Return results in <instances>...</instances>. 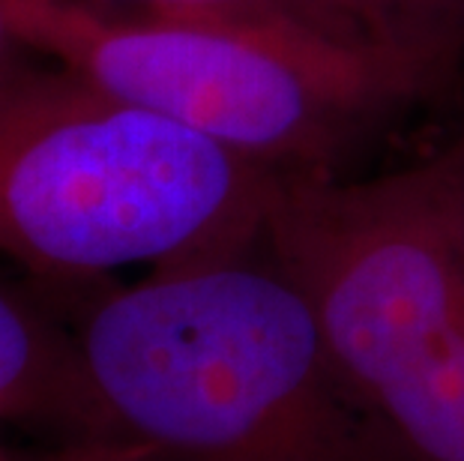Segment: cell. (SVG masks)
<instances>
[{"instance_id":"1","label":"cell","mask_w":464,"mask_h":461,"mask_svg":"<svg viewBox=\"0 0 464 461\" xmlns=\"http://www.w3.org/2000/svg\"><path fill=\"white\" fill-rule=\"evenodd\" d=\"M72 339L130 461H411L261 246L108 291Z\"/></svg>"},{"instance_id":"6","label":"cell","mask_w":464,"mask_h":461,"mask_svg":"<svg viewBox=\"0 0 464 461\" xmlns=\"http://www.w3.org/2000/svg\"><path fill=\"white\" fill-rule=\"evenodd\" d=\"M369 43L422 93L464 52V0H335Z\"/></svg>"},{"instance_id":"7","label":"cell","mask_w":464,"mask_h":461,"mask_svg":"<svg viewBox=\"0 0 464 461\" xmlns=\"http://www.w3.org/2000/svg\"><path fill=\"white\" fill-rule=\"evenodd\" d=\"M91 4H96V0H91ZM132 4H138L141 9L207 15V18H222V22H240V24L264 27V31L297 36L305 39V43L378 63L383 70L401 75L413 91L422 93L399 66H392L369 43V36L353 24V18L335 0H132Z\"/></svg>"},{"instance_id":"2","label":"cell","mask_w":464,"mask_h":461,"mask_svg":"<svg viewBox=\"0 0 464 461\" xmlns=\"http://www.w3.org/2000/svg\"><path fill=\"white\" fill-rule=\"evenodd\" d=\"M285 174L57 63L0 91V255L43 279L255 252Z\"/></svg>"},{"instance_id":"5","label":"cell","mask_w":464,"mask_h":461,"mask_svg":"<svg viewBox=\"0 0 464 461\" xmlns=\"http://www.w3.org/2000/svg\"><path fill=\"white\" fill-rule=\"evenodd\" d=\"M0 419L57 428L75 447L111 444L72 332L6 288H0Z\"/></svg>"},{"instance_id":"3","label":"cell","mask_w":464,"mask_h":461,"mask_svg":"<svg viewBox=\"0 0 464 461\" xmlns=\"http://www.w3.org/2000/svg\"><path fill=\"white\" fill-rule=\"evenodd\" d=\"M261 249L411 461H464V150L365 180L288 171Z\"/></svg>"},{"instance_id":"8","label":"cell","mask_w":464,"mask_h":461,"mask_svg":"<svg viewBox=\"0 0 464 461\" xmlns=\"http://www.w3.org/2000/svg\"><path fill=\"white\" fill-rule=\"evenodd\" d=\"M27 66H31V61L22 63V66H13V70H0V91H4V87H6L9 82H13V78L22 75V72L27 70Z\"/></svg>"},{"instance_id":"4","label":"cell","mask_w":464,"mask_h":461,"mask_svg":"<svg viewBox=\"0 0 464 461\" xmlns=\"http://www.w3.org/2000/svg\"><path fill=\"white\" fill-rule=\"evenodd\" d=\"M4 9L27 52L279 171H330L369 117L420 96L372 61L240 22L91 0Z\"/></svg>"}]
</instances>
